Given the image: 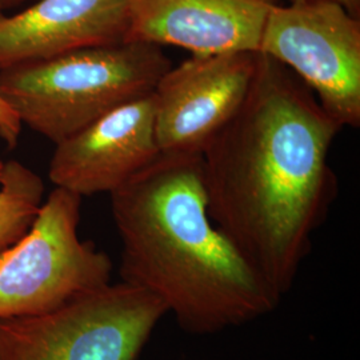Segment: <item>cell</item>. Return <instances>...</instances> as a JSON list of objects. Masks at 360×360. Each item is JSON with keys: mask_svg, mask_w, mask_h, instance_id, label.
I'll list each match as a JSON object with an SVG mask.
<instances>
[{"mask_svg": "<svg viewBox=\"0 0 360 360\" xmlns=\"http://www.w3.org/2000/svg\"><path fill=\"white\" fill-rule=\"evenodd\" d=\"M250 92L202 153L208 215L281 303L338 196L328 153L342 127L260 52Z\"/></svg>", "mask_w": 360, "mask_h": 360, "instance_id": "cell-1", "label": "cell"}, {"mask_svg": "<svg viewBox=\"0 0 360 360\" xmlns=\"http://www.w3.org/2000/svg\"><path fill=\"white\" fill-rule=\"evenodd\" d=\"M166 315L142 288L105 284L50 312L0 321V360H136Z\"/></svg>", "mask_w": 360, "mask_h": 360, "instance_id": "cell-4", "label": "cell"}, {"mask_svg": "<svg viewBox=\"0 0 360 360\" xmlns=\"http://www.w3.org/2000/svg\"><path fill=\"white\" fill-rule=\"evenodd\" d=\"M28 1H32V0H0V13H3L6 10H11V8H15L22 4H26Z\"/></svg>", "mask_w": 360, "mask_h": 360, "instance_id": "cell-14", "label": "cell"}, {"mask_svg": "<svg viewBox=\"0 0 360 360\" xmlns=\"http://www.w3.org/2000/svg\"><path fill=\"white\" fill-rule=\"evenodd\" d=\"M82 199L55 187L26 235L0 255V321L50 312L111 283L110 257L79 236Z\"/></svg>", "mask_w": 360, "mask_h": 360, "instance_id": "cell-5", "label": "cell"}, {"mask_svg": "<svg viewBox=\"0 0 360 360\" xmlns=\"http://www.w3.org/2000/svg\"><path fill=\"white\" fill-rule=\"evenodd\" d=\"M257 52L278 60L314 92L343 129L360 126V20L335 0L271 10Z\"/></svg>", "mask_w": 360, "mask_h": 360, "instance_id": "cell-6", "label": "cell"}, {"mask_svg": "<svg viewBox=\"0 0 360 360\" xmlns=\"http://www.w3.org/2000/svg\"><path fill=\"white\" fill-rule=\"evenodd\" d=\"M49 178L82 198L111 193L160 155L153 92L122 104L55 144Z\"/></svg>", "mask_w": 360, "mask_h": 360, "instance_id": "cell-8", "label": "cell"}, {"mask_svg": "<svg viewBox=\"0 0 360 360\" xmlns=\"http://www.w3.org/2000/svg\"><path fill=\"white\" fill-rule=\"evenodd\" d=\"M297 1H303V0H290V3H297ZM335 1L340 3L352 16L359 18L360 0H335Z\"/></svg>", "mask_w": 360, "mask_h": 360, "instance_id": "cell-13", "label": "cell"}, {"mask_svg": "<svg viewBox=\"0 0 360 360\" xmlns=\"http://www.w3.org/2000/svg\"><path fill=\"white\" fill-rule=\"evenodd\" d=\"M257 58V52H223L171 65L153 91L160 154L202 155L242 107Z\"/></svg>", "mask_w": 360, "mask_h": 360, "instance_id": "cell-7", "label": "cell"}, {"mask_svg": "<svg viewBox=\"0 0 360 360\" xmlns=\"http://www.w3.org/2000/svg\"><path fill=\"white\" fill-rule=\"evenodd\" d=\"M44 200V183L20 162H4L0 179V255L22 239Z\"/></svg>", "mask_w": 360, "mask_h": 360, "instance_id": "cell-11", "label": "cell"}, {"mask_svg": "<svg viewBox=\"0 0 360 360\" xmlns=\"http://www.w3.org/2000/svg\"><path fill=\"white\" fill-rule=\"evenodd\" d=\"M281 0H129L127 41L176 46L193 55L257 52Z\"/></svg>", "mask_w": 360, "mask_h": 360, "instance_id": "cell-9", "label": "cell"}, {"mask_svg": "<svg viewBox=\"0 0 360 360\" xmlns=\"http://www.w3.org/2000/svg\"><path fill=\"white\" fill-rule=\"evenodd\" d=\"M129 0H38L0 13V71L68 52L127 41Z\"/></svg>", "mask_w": 360, "mask_h": 360, "instance_id": "cell-10", "label": "cell"}, {"mask_svg": "<svg viewBox=\"0 0 360 360\" xmlns=\"http://www.w3.org/2000/svg\"><path fill=\"white\" fill-rule=\"evenodd\" d=\"M3 169H4V162L0 160V179H1V175H3Z\"/></svg>", "mask_w": 360, "mask_h": 360, "instance_id": "cell-15", "label": "cell"}, {"mask_svg": "<svg viewBox=\"0 0 360 360\" xmlns=\"http://www.w3.org/2000/svg\"><path fill=\"white\" fill-rule=\"evenodd\" d=\"M171 67L160 46L123 41L0 71V98L53 144L122 104L148 95Z\"/></svg>", "mask_w": 360, "mask_h": 360, "instance_id": "cell-3", "label": "cell"}, {"mask_svg": "<svg viewBox=\"0 0 360 360\" xmlns=\"http://www.w3.org/2000/svg\"><path fill=\"white\" fill-rule=\"evenodd\" d=\"M110 198L122 282L155 296L183 331L219 334L279 307L210 218L202 155L160 154Z\"/></svg>", "mask_w": 360, "mask_h": 360, "instance_id": "cell-2", "label": "cell"}, {"mask_svg": "<svg viewBox=\"0 0 360 360\" xmlns=\"http://www.w3.org/2000/svg\"><path fill=\"white\" fill-rule=\"evenodd\" d=\"M22 126L23 124L18 116L0 98V138L7 143L10 148H13L19 142Z\"/></svg>", "mask_w": 360, "mask_h": 360, "instance_id": "cell-12", "label": "cell"}]
</instances>
